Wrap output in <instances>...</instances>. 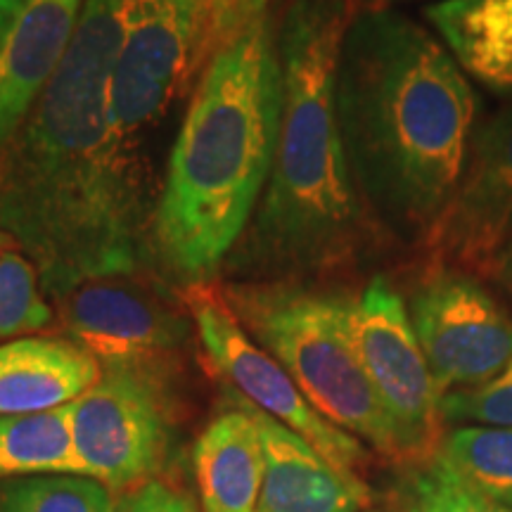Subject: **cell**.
Instances as JSON below:
<instances>
[{
	"label": "cell",
	"mask_w": 512,
	"mask_h": 512,
	"mask_svg": "<svg viewBox=\"0 0 512 512\" xmlns=\"http://www.w3.org/2000/svg\"><path fill=\"white\" fill-rule=\"evenodd\" d=\"M138 0H86L67 55L0 150V230L34 264L46 297L136 275L152 216L110 83Z\"/></svg>",
	"instance_id": "1"
},
{
	"label": "cell",
	"mask_w": 512,
	"mask_h": 512,
	"mask_svg": "<svg viewBox=\"0 0 512 512\" xmlns=\"http://www.w3.org/2000/svg\"><path fill=\"white\" fill-rule=\"evenodd\" d=\"M335 105L351 178L377 233L425 247L477 131L467 74L415 19L366 5L339 48Z\"/></svg>",
	"instance_id": "2"
},
{
	"label": "cell",
	"mask_w": 512,
	"mask_h": 512,
	"mask_svg": "<svg viewBox=\"0 0 512 512\" xmlns=\"http://www.w3.org/2000/svg\"><path fill=\"white\" fill-rule=\"evenodd\" d=\"M356 0H290L278 22L283 117L271 178L228 273L252 283L354 266L377 235L351 178L335 72Z\"/></svg>",
	"instance_id": "3"
},
{
	"label": "cell",
	"mask_w": 512,
	"mask_h": 512,
	"mask_svg": "<svg viewBox=\"0 0 512 512\" xmlns=\"http://www.w3.org/2000/svg\"><path fill=\"white\" fill-rule=\"evenodd\" d=\"M283 64L271 15L204 67L152 214L150 254L171 280L214 283L271 178Z\"/></svg>",
	"instance_id": "4"
},
{
	"label": "cell",
	"mask_w": 512,
	"mask_h": 512,
	"mask_svg": "<svg viewBox=\"0 0 512 512\" xmlns=\"http://www.w3.org/2000/svg\"><path fill=\"white\" fill-rule=\"evenodd\" d=\"M221 294L247 335L290 373L325 420L401 460L392 422L351 342V297L297 280H238L223 285Z\"/></svg>",
	"instance_id": "5"
},
{
	"label": "cell",
	"mask_w": 512,
	"mask_h": 512,
	"mask_svg": "<svg viewBox=\"0 0 512 512\" xmlns=\"http://www.w3.org/2000/svg\"><path fill=\"white\" fill-rule=\"evenodd\" d=\"M351 342L401 446V460L425 463L441 444V392L415 335L408 306L375 275L349 306Z\"/></svg>",
	"instance_id": "6"
},
{
	"label": "cell",
	"mask_w": 512,
	"mask_h": 512,
	"mask_svg": "<svg viewBox=\"0 0 512 512\" xmlns=\"http://www.w3.org/2000/svg\"><path fill=\"white\" fill-rule=\"evenodd\" d=\"M181 297L202 339L209 363L219 370L223 380L238 389L242 401L283 422L339 470L349 475L361 472V467L368 463L363 441L339 430L306 401L290 373L247 335L223 299L219 285H188L181 290Z\"/></svg>",
	"instance_id": "7"
},
{
	"label": "cell",
	"mask_w": 512,
	"mask_h": 512,
	"mask_svg": "<svg viewBox=\"0 0 512 512\" xmlns=\"http://www.w3.org/2000/svg\"><path fill=\"white\" fill-rule=\"evenodd\" d=\"M74 408V446L81 475L110 491H128L162 470L171 441L164 373L102 370Z\"/></svg>",
	"instance_id": "8"
},
{
	"label": "cell",
	"mask_w": 512,
	"mask_h": 512,
	"mask_svg": "<svg viewBox=\"0 0 512 512\" xmlns=\"http://www.w3.org/2000/svg\"><path fill=\"white\" fill-rule=\"evenodd\" d=\"M408 316L441 399L494 380L512 361V313L472 273L434 266L413 287Z\"/></svg>",
	"instance_id": "9"
},
{
	"label": "cell",
	"mask_w": 512,
	"mask_h": 512,
	"mask_svg": "<svg viewBox=\"0 0 512 512\" xmlns=\"http://www.w3.org/2000/svg\"><path fill=\"white\" fill-rule=\"evenodd\" d=\"M100 278L57 299L67 339L86 349L102 370L131 368L164 373L190 339L188 316L128 280Z\"/></svg>",
	"instance_id": "10"
},
{
	"label": "cell",
	"mask_w": 512,
	"mask_h": 512,
	"mask_svg": "<svg viewBox=\"0 0 512 512\" xmlns=\"http://www.w3.org/2000/svg\"><path fill=\"white\" fill-rule=\"evenodd\" d=\"M202 0H138L110 83L114 124L131 140L197 72Z\"/></svg>",
	"instance_id": "11"
},
{
	"label": "cell",
	"mask_w": 512,
	"mask_h": 512,
	"mask_svg": "<svg viewBox=\"0 0 512 512\" xmlns=\"http://www.w3.org/2000/svg\"><path fill=\"white\" fill-rule=\"evenodd\" d=\"M512 240V102L477 126L463 176L427 240L434 266L486 275Z\"/></svg>",
	"instance_id": "12"
},
{
	"label": "cell",
	"mask_w": 512,
	"mask_h": 512,
	"mask_svg": "<svg viewBox=\"0 0 512 512\" xmlns=\"http://www.w3.org/2000/svg\"><path fill=\"white\" fill-rule=\"evenodd\" d=\"M86 0H24L0 36V150L67 55Z\"/></svg>",
	"instance_id": "13"
},
{
	"label": "cell",
	"mask_w": 512,
	"mask_h": 512,
	"mask_svg": "<svg viewBox=\"0 0 512 512\" xmlns=\"http://www.w3.org/2000/svg\"><path fill=\"white\" fill-rule=\"evenodd\" d=\"M249 408L264 437L259 512H363L370 508L373 496L361 477L339 470L283 422L259 408Z\"/></svg>",
	"instance_id": "14"
},
{
	"label": "cell",
	"mask_w": 512,
	"mask_h": 512,
	"mask_svg": "<svg viewBox=\"0 0 512 512\" xmlns=\"http://www.w3.org/2000/svg\"><path fill=\"white\" fill-rule=\"evenodd\" d=\"M100 377V363L72 339H12L0 344V415L69 406L95 387Z\"/></svg>",
	"instance_id": "15"
},
{
	"label": "cell",
	"mask_w": 512,
	"mask_h": 512,
	"mask_svg": "<svg viewBox=\"0 0 512 512\" xmlns=\"http://www.w3.org/2000/svg\"><path fill=\"white\" fill-rule=\"evenodd\" d=\"M204 512H259L264 437L245 401L204 427L192 448Z\"/></svg>",
	"instance_id": "16"
},
{
	"label": "cell",
	"mask_w": 512,
	"mask_h": 512,
	"mask_svg": "<svg viewBox=\"0 0 512 512\" xmlns=\"http://www.w3.org/2000/svg\"><path fill=\"white\" fill-rule=\"evenodd\" d=\"M425 19L467 79L512 98V0H441Z\"/></svg>",
	"instance_id": "17"
},
{
	"label": "cell",
	"mask_w": 512,
	"mask_h": 512,
	"mask_svg": "<svg viewBox=\"0 0 512 512\" xmlns=\"http://www.w3.org/2000/svg\"><path fill=\"white\" fill-rule=\"evenodd\" d=\"M41 475H81L72 403L43 413L0 415V479Z\"/></svg>",
	"instance_id": "18"
},
{
	"label": "cell",
	"mask_w": 512,
	"mask_h": 512,
	"mask_svg": "<svg viewBox=\"0 0 512 512\" xmlns=\"http://www.w3.org/2000/svg\"><path fill=\"white\" fill-rule=\"evenodd\" d=\"M437 453L472 491L512 510L510 427L460 425L441 437Z\"/></svg>",
	"instance_id": "19"
},
{
	"label": "cell",
	"mask_w": 512,
	"mask_h": 512,
	"mask_svg": "<svg viewBox=\"0 0 512 512\" xmlns=\"http://www.w3.org/2000/svg\"><path fill=\"white\" fill-rule=\"evenodd\" d=\"M0 512H117V501L91 477H17L0 479Z\"/></svg>",
	"instance_id": "20"
},
{
	"label": "cell",
	"mask_w": 512,
	"mask_h": 512,
	"mask_svg": "<svg viewBox=\"0 0 512 512\" xmlns=\"http://www.w3.org/2000/svg\"><path fill=\"white\" fill-rule=\"evenodd\" d=\"M399 496L406 512H512L472 491L439 453L411 465L401 479Z\"/></svg>",
	"instance_id": "21"
},
{
	"label": "cell",
	"mask_w": 512,
	"mask_h": 512,
	"mask_svg": "<svg viewBox=\"0 0 512 512\" xmlns=\"http://www.w3.org/2000/svg\"><path fill=\"white\" fill-rule=\"evenodd\" d=\"M41 280L27 256H0V342L48 328L55 313L46 304Z\"/></svg>",
	"instance_id": "22"
},
{
	"label": "cell",
	"mask_w": 512,
	"mask_h": 512,
	"mask_svg": "<svg viewBox=\"0 0 512 512\" xmlns=\"http://www.w3.org/2000/svg\"><path fill=\"white\" fill-rule=\"evenodd\" d=\"M441 418L444 422H472L512 430V361L494 380L446 394L441 399Z\"/></svg>",
	"instance_id": "23"
},
{
	"label": "cell",
	"mask_w": 512,
	"mask_h": 512,
	"mask_svg": "<svg viewBox=\"0 0 512 512\" xmlns=\"http://www.w3.org/2000/svg\"><path fill=\"white\" fill-rule=\"evenodd\" d=\"M271 0H202V31L197 67L207 62L228 43H233L242 31L268 15Z\"/></svg>",
	"instance_id": "24"
},
{
	"label": "cell",
	"mask_w": 512,
	"mask_h": 512,
	"mask_svg": "<svg viewBox=\"0 0 512 512\" xmlns=\"http://www.w3.org/2000/svg\"><path fill=\"white\" fill-rule=\"evenodd\" d=\"M117 512H197L183 494L169 484L150 479V482L128 489V494L117 501Z\"/></svg>",
	"instance_id": "25"
},
{
	"label": "cell",
	"mask_w": 512,
	"mask_h": 512,
	"mask_svg": "<svg viewBox=\"0 0 512 512\" xmlns=\"http://www.w3.org/2000/svg\"><path fill=\"white\" fill-rule=\"evenodd\" d=\"M486 275H489V278L512 299V240L505 245L503 252L496 256Z\"/></svg>",
	"instance_id": "26"
},
{
	"label": "cell",
	"mask_w": 512,
	"mask_h": 512,
	"mask_svg": "<svg viewBox=\"0 0 512 512\" xmlns=\"http://www.w3.org/2000/svg\"><path fill=\"white\" fill-rule=\"evenodd\" d=\"M24 0H0V36L5 34V29L10 27L12 19L17 17V12L22 10Z\"/></svg>",
	"instance_id": "27"
},
{
	"label": "cell",
	"mask_w": 512,
	"mask_h": 512,
	"mask_svg": "<svg viewBox=\"0 0 512 512\" xmlns=\"http://www.w3.org/2000/svg\"><path fill=\"white\" fill-rule=\"evenodd\" d=\"M12 245H15V240H12L5 230H0V256H3L5 252H10Z\"/></svg>",
	"instance_id": "28"
},
{
	"label": "cell",
	"mask_w": 512,
	"mask_h": 512,
	"mask_svg": "<svg viewBox=\"0 0 512 512\" xmlns=\"http://www.w3.org/2000/svg\"><path fill=\"white\" fill-rule=\"evenodd\" d=\"M392 3H399V0H370L368 5H387V8H389Z\"/></svg>",
	"instance_id": "29"
},
{
	"label": "cell",
	"mask_w": 512,
	"mask_h": 512,
	"mask_svg": "<svg viewBox=\"0 0 512 512\" xmlns=\"http://www.w3.org/2000/svg\"><path fill=\"white\" fill-rule=\"evenodd\" d=\"M368 512H394V510H368Z\"/></svg>",
	"instance_id": "30"
}]
</instances>
